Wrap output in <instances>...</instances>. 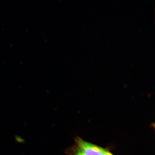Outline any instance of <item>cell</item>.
<instances>
[{"instance_id": "cell-1", "label": "cell", "mask_w": 155, "mask_h": 155, "mask_svg": "<svg viewBox=\"0 0 155 155\" xmlns=\"http://www.w3.org/2000/svg\"><path fill=\"white\" fill-rule=\"evenodd\" d=\"M65 153L68 155H115L107 148L85 141L79 137H75L74 145L67 149Z\"/></svg>"}]
</instances>
